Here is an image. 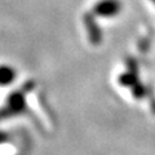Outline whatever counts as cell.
Returning a JSON list of instances; mask_svg holds the SVG:
<instances>
[{"label": "cell", "instance_id": "cell-1", "mask_svg": "<svg viewBox=\"0 0 155 155\" xmlns=\"http://www.w3.org/2000/svg\"><path fill=\"white\" fill-rule=\"evenodd\" d=\"M120 11V3L118 0H101L93 8V13L101 17H113Z\"/></svg>", "mask_w": 155, "mask_h": 155}, {"label": "cell", "instance_id": "cell-2", "mask_svg": "<svg viewBox=\"0 0 155 155\" xmlns=\"http://www.w3.org/2000/svg\"><path fill=\"white\" fill-rule=\"evenodd\" d=\"M84 23H85L87 30H88L91 43L98 44L100 40H101V32H100V28H98V26H97V23L94 22V18L92 17V14H85L84 16Z\"/></svg>", "mask_w": 155, "mask_h": 155}, {"label": "cell", "instance_id": "cell-3", "mask_svg": "<svg viewBox=\"0 0 155 155\" xmlns=\"http://www.w3.org/2000/svg\"><path fill=\"white\" fill-rule=\"evenodd\" d=\"M16 70L12 66L0 65V87H7L16 79Z\"/></svg>", "mask_w": 155, "mask_h": 155}, {"label": "cell", "instance_id": "cell-4", "mask_svg": "<svg viewBox=\"0 0 155 155\" xmlns=\"http://www.w3.org/2000/svg\"><path fill=\"white\" fill-rule=\"evenodd\" d=\"M154 2H155V0H154Z\"/></svg>", "mask_w": 155, "mask_h": 155}]
</instances>
